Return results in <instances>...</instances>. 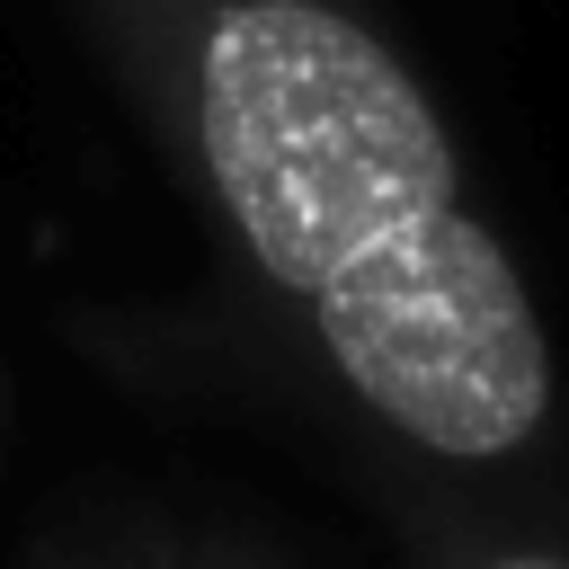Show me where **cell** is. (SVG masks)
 <instances>
[{
	"mask_svg": "<svg viewBox=\"0 0 569 569\" xmlns=\"http://www.w3.org/2000/svg\"><path fill=\"white\" fill-rule=\"evenodd\" d=\"M124 569H284L249 533H124Z\"/></svg>",
	"mask_w": 569,
	"mask_h": 569,
	"instance_id": "cell-3",
	"label": "cell"
},
{
	"mask_svg": "<svg viewBox=\"0 0 569 569\" xmlns=\"http://www.w3.org/2000/svg\"><path fill=\"white\" fill-rule=\"evenodd\" d=\"M329 400L409 471L551 445L560 356L427 80L356 0H71Z\"/></svg>",
	"mask_w": 569,
	"mask_h": 569,
	"instance_id": "cell-1",
	"label": "cell"
},
{
	"mask_svg": "<svg viewBox=\"0 0 569 569\" xmlns=\"http://www.w3.org/2000/svg\"><path fill=\"white\" fill-rule=\"evenodd\" d=\"M409 569H569V542L498 525L471 498H418L409 507Z\"/></svg>",
	"mask_w": 569,
	"mask_h": 569,
	"instance_id": "cell-2",
	"label": "cell"
},
{
	"mask_svg": "<svg viewBox=\"0 0 569 569\" xmlns=\"http://www.w3.org/2000/svg\"><path fill=\"white\" fill-rule=\"evenodd\" d=\"M53 569H124V542H98V551H62Z\"/></svg>",
	"mask_w": 569,
	"mask_h": 569,
	"instance_id": "cell-4",
	"label": "cell"
}]
</instances>
